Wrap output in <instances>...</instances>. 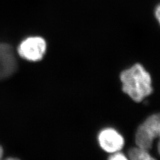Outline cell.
Here are the masks:
<instances>
[{"mask_svg":"<svg viewBox=\"0 0 160 160\" xmlns=\"http://www.w3.org/2000/svg\"><path fill=\"white\" fill-rule=\"evenodd\" d=\"M98 142L101 148L107 153L120 152L123 148V137L117 130L108 128L102 129L98 135Z\"/></svg>","mask_w":160,"mask_h":160,"instance_id":"5b68a950","label":"cell"},{"mask_svg":"<svg viewBox=\"0 0 160 160\" xmlns=\"http://www.w3.org/2000/svg\"><path fill=\"white\" fill-rule=\"evenodd\" d=\"M108 160H129V159L124 153L118 152L112 153L111 156L108 158Z\"/></svg>","mask_w":160,"mask_h":160,"instance_id":"52a82bcc","label":"cell"},{"mask_svg":"<svg viewBox=\"0 0 160 160\" xmlns=\"http://www.w3.org/2000/svg\"><path fill=\"white\" fill-rule=\"evenodd\" d=\"M48 45L41 36H29L23 38L16 47L18 56L30 62L41 61L46 56Z\"/></svg>","mask_w":160,"mask_h":160,"instance_id":"7a4b0ae2","label":"cell"},{"mask_svg":"<svg viewBox=\"0 0 160 160\" xmlns=\"http://www.w3.org/2000/svg\"><path fill=\"white\" fill-rule=\"evenodd\" d=\"M128 158L129 160H156L151 156L149 151L138 147L129 149Z\"/></svg>","mask_w":160,"mask_h":160,"instance_id":"8992f818","label":"cell"},{"mask_svg":"<svg viewBox=\"0 0 160 160\" xmlns=\"http://www.w3.org/2000/svg\"><path fill=\"white\" fill-rule=\"evenodd\" d=\"M120 80L123 92L136 102H141L153 92L151 76L140 63L123 71Z\"/></svg>","mask_w":160,"mask_h":160,"instance_id":"6da1fadb","label":"cell"},{"mask_svg":"<svg viewBox=\"0 0 160 160\" xmlns=\"http://www.w3.org/2000/svg\"><path fill=\"white\" fill-rule=\"evenodd\" d=\"M5 160H20L19 159H17V158H8L6 159Z\"/></svg>","mask_w":160,"mask_h":160,"instance_id":"9c48e42d","label":"cell"},{"mask_svg":"<svg viewBox=\"0 0 160 160\" xmlns=\"http://www.w3.org/2000/svg\"><path fill=\"white\" fill-rule=\"evenodd\" d=\"M16 48L12 44L0 42V79L11 76L17 69Z\"/></svg>","mask_w":160,"mask_h":160,"instance_id":"277c9868","label":"cell"},{"mask_svg":"<svg viewBox=\"0 0 160 160\" xmlns=\"http://www.w3.org/2000/svg\"><path fill=\"white\" fill-rule=\"evenodd\" d=\"M3 148L0 146V160L2 159V157H3Z\"/></svg>","mask_w":160,"mask_h":160,"instance_id":"ba28073f","label":"cell"},{"mask_svg":"<svg viewBox=\"0 0 160 160\" xmlns=\"http://www.w3.org/2000/svg\"><path fill=\"white\" fill-rule=\"evenodd\" d=\"M159 116L153 114L138 127L135 136L137 147L149 151L152 148L154 139L159 137Z\"/></svg>","mask_w":160,"mask_h":160,"instance_id":"3957f363","label":"cell"}]
</instances>
